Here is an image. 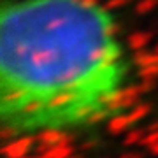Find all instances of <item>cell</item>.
<instances>
[{"instance_id": "6da1fadb", "label": "cell", "mask_w": 158, "mask_h": 158, "mask_svg": "<svg viewBox=\"0 0 158 158\" xmlns=\"http://www.w3.org/2000/svg\"><path fill=\"white\" fill-rule=\"evenodd\" d=\"M132 58L97 0H11L0 16L2 135H37L109 121L128 109Z\"/></svg>"}, {"instance_id": "7a4b0ae2", "label": "cell", "mask_w": 158, "mask_h": 158, "mask_svg": "<svg viewBox=\"0 0 158 158\" xmlns=\"http://www.w3.org/2000/svg\"><path fill=\"white\" fill-rule=\"evenodd\" d=\"M34 137L32 135H21L11 141L9 144H6V148L2 149L6 158H21V156H28L34 146Z\"/></svg>"}, {"instance_id": "3957f363", "label": "cell", "mask_w": 158, "mask_h": 158, "mask_svg": "<svg viewBox=\"0 0 158 158\" xmlns=\"http://www.w3.org/2000/svg\"><path fill=\"white\" fill-rule=\"evenodd\" d=\"M37 142L39 148H48V146H56V144H70L72 137H69L65 130H44L37 134Z\"/></svg>"}, {"instance_id": "277c9868", "label": "cell", "mask_w": 158, "mask_h": 158, "mask_svg": "<svg viewBox=\"0 0 158 158\" xmlns=\"http://www.w3.org/2000/svg\"><path fill=\"white\" fill-rule=\"evenodd\" d=\"M74 155V148L70 144H56V146L39 148L37 155L32 158H69Z\"/></svg>"}, {"instance_id": "5b68a950", "label": "cell", "mask_w": 158, "mask_h": 158, "mask_svg": "<svg viewBox=\"0 0 158 158\" xmlns=\"http://www.w3.org/2000/svg\"><path fill=\"white\" fill-rule=\"evenodd\" d=\"M130 125H132V121L128 119V116L121 113V114H116L114 118H111L107 121V130L111 134H121V132H125L127 127H130Z\"/></svg>"}, {"instance_id": "8992f818", "label": "cell", "mask_w": 158, "mask_h": 158, "mask_svg": "<svg viewBox=\"0 0 158 158\" xmlns=\"http://www.w3.org/2000/svg\"><path fill=\"white\" fill-rule=\"evenodd\" d=\"M142 137H144V134H142L141 130H132V132H128L125 135L123 142H125V146H135V144H141L142 142Z\"/></svg>"}, {"instance_id": "52a82bcc", "label": "cell", "mask_w": 158, "mask_h": 158, "mask_svg": "<svg viewBox=\"0 0 158 158\" xmlns=\"http://www.w3.org/2000/svg\"><path fill=\"white\" fill-rule=\"evenodd\" d=\"M158 141V128L151 130V132H148V134H144V137H142V146L144 148H149L151 144H155V142Z\"/></svg>"}, {"instance_id": "ba28073f", "label": "cell", "mask_w": 158, "mask_h": 158, "mask_svg": "<svg viewBox=\"0 0 158 158\" xmlns=\"http://www.w3.org/2000/svg\"><path fill=\"white\" fill-rule=\"evenodd\" d=\"M119 158H144V155L139 151H127L123 155H119Z\"/></svg>"}, {"instance_id": "9c48e42d", "label": "cell", "mask_w": 158, "mask_h": 158, "mask_svg": "<svg viewBox=\"0 0 158 158\" xmlns=\"http://www.w3.org/2000/svg\"><path fill=\"white\" fill-rule=\"evenodd\" d=\"M148 151H149V155H153V156H158V141L148 148Z\"/></svg>"}, {"instance_id": "30bf717a", "label": "cell", "mask_w": 158, "mask_h": 158, "mask_svg": "<svg viewBox=\"0 0 158 158\" xmlns=\"http://www.w3.org/2000/svg\"><path fill=\"white\" fill-rule=\"evenodd\" d=\"M21 158H32V156H21Z\"/></svg>"}]
</instances>
